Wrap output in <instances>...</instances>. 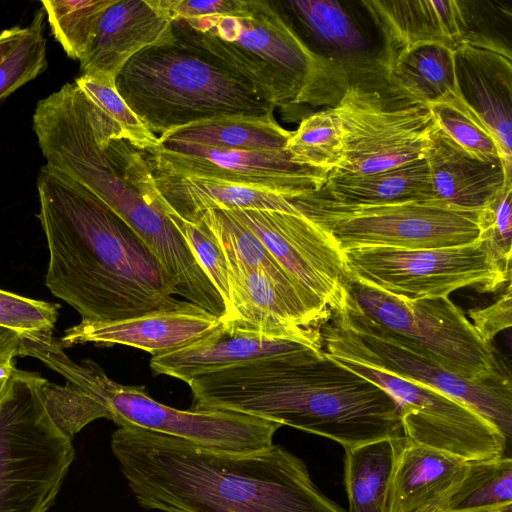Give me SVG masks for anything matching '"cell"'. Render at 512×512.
<instances>
[{
	"label": "cell",
	"instance_id": "cell-1",
	"mask_svg": "<svg viewBox=\"0 0 512 512\" xmlns=\"http://www.w3.org/2000/svg\"><path fill=\"white\" fill-rule=\"evenodd\" d=\"M37 191L49 252L45 284L81 321H117L189 303L174 297L177 284L156 256L90 191L44 165Z\"/></svg>",
	"mask_w": 512,
	"mask_h": 512
},
{
	"label": "cell",
	"instance_id": "cell-2",
	"mask_svg": "<svg viewBox=\"0 0 512 512\" xmlns=\"http://www.w3.org/2000/svg\"><path fill=\"white\" fill-rule=\"evenodd\" d=\"M139 505L163 512H346L312 481L302 459L272 444L217 451L125 426L111 439Z\"/></svg>",
	"mask_w": 512,
	"mask_h": 512
},
{
	"label": "cell",
	"instance_id": "cell-3",
	"mask_svg": "<svg viewBox=\"0 0 512 512\" xmlns=\"http://www.w3.org/2000/svg\"><path fill=\"white\" fill-rule=\"evenodd\" d=\"M187 384L193 409L261 417L344 449L405 436L396 400L322 348L217 370Z\"/></svg>",
	"mask_w": 512,
	"mask_h": 512
},
{
	"label": "cell",
	"instance_id": "cell-4",
	"mask_svg": "<svg viewBox=\"0 0 512 512\" xmlns=\"http://www.w3.org/2000/svg\"><path fill=\"white\" fill-rule=\"evenodd\" d=\"M32 124L47 169L111 208L170 275H183L194 266L191 249L163 210L146 152L125 140L100 143L86 96L75 83L38 101Z\"/></svg>",
	"mask_w": 512,
	"mask_h": 512
},
{
	"label": "cell",
	"instance_id": "cell-5",
	"mask_svg": "<svg viewBox=\"0 0 512 512\" xmlns=\"http://www.w3.org/2000/svg\"><path fill=\"white\" fill-rule=\"evenodd\" d=\"M174 35L216 58L274 107H335L344 64L312 50L275 1L237 0L224 14L172 22Z\"/></svg>",
	"mask_w": 512,
	"mask_h": 512
},
{
	"label": "cell",
	"instance_id": "cell-6",
	"mask_svg": "<svg viewBox=\"0 0 512 512\" xmlns=\"http://www.w3.org/2000/svg\"><path fill=\"white\" fill-rule=\"evenodd\" d=\"M116 88L156 135L227 117H264L275 107L205 51L175 40L144 49L116 76Z\"/></svg>",
	"mask_w": 512,
	"mask_h": 512
},
{
	"label": "cell",
	"instance_id": "cell-7",
	"mask_svg": "<svg viewBox=\"0 0 512 512\" xmlns=\"http://www.w3.org/2000/svg\"><path fill=\"white\" fill-rule=\"evenodd\" d=\"M32 355L67 383L103 403L119 427L143 428L217 451L247 453L272 445L274 434L282 426L230 410H180L167 406L154 400L145 386L115 382L92 360H72L52 336L39 341Z\"/></svg>",
	"mask_w": 512,
	"mask_h": 512
},
{
	"label": "cell",
	"instance_id": "cell-8",
	"mask_svg": "<svg viewBox=\"0 0 512 512\" xmlns=\"http://www.w3.org/2000/svg\"><path fill=\"white\" fill-rule=\"evenodd\" d=\"M46 379L16 369L0 401V512H47L74 460L45 402Z\"/></svg>",
	"mask_w": 512,
	"mask_h": 512
},
{
	"label": "cell",
	"instance_id": "cell-9",
	"mask_svg": "<svg viewBox=\"0 0 512 512\" xmlns=\"http://www.w3.org/2000/svg\"><path fill=\"white\" fill-rule=\"evenodd\" d=\"M322 323L323 351L434 388L470 406L507 441L512 436L511 378L471 381L439 364L417 346L365 315L346 294L342 307Z\"/></svg>",
	"mask_w": 512,
	"mask_h": 512
},
{
	"label": "cell",
	"instance_id": "cell-10",
	"mask_svg": "<svg viewBox=\"0 0 512 512\" xmlns=\"http://www.w3.org/2000/svg\"><path fill=\"white\" fill-rule=\"evenodd\" d=\"M294 207L342 252L356 247L443 248L480 239V210L437 199L376 205L343 204L312 191L291 198Z\"/></svg>",
	"mask_w": 512,
	"mask_h": 512
},
{
	"label": "cell",
	"instance_id": "cell-11",
	"mask_svg": "<svg viewBox=\"0 0 512 512\" xmlns=\"http://www.w3.org/2000/svg\"><path fill=\"white\" fill-rule=\"evenodd\" d=\"M342 254L352 279L406 299L448 297L464 287L492 293L511 281V265L482 239L430 249L356 247Z\"/></svg>",
	"mask_w": 512,
	"mask_h": 512
},
{
	"label": "cell",
	"instance_id": "cell-12",
	"mask_svg": "<svg viewBox=\"0 0 512 512\" xmlns=\"http://www.w3.org/2000/svg\"><path fill=\"white\" fill-rule=\"evenodd\" d=\"M347 295L365 315L420 348L450 372L471 381L508 379L510 373L448 297L406 299L352 279Z\"/></svg>",
	"mask_w": 512,
	"mask_h": 512
},
{
	"label": "cell",
	"instance_id": "cell-13",
	"mask_svg": "<svg viewBox=\"0 0 512 512\" xmlns=\"http://www.w3.org/2000/svg\"><path fill=\"white\" fill-rule=\"evenodd\" d=\"M394 99L348 85L334 107L344 130V159L332 172L366 175L425 157L437 129L430 107Z\"/></svg>",
	"mask_w": 512,
	"mask_h": 512
},
{
	"label": "cell",
	"instance_id": "cell-14",
	"mask_svg": "<svg viewBox=\"0 0 512 512\" xmlns=\"http://www.w3.org/2000/svg\"><path fill=\"white\" fill-rule=\"evenodd\" d=\"M329 357L377 384L396 400L404 435L409 440L466 461L503 456L508 441L470 406L434 388L380 369Z\"/></svg>",
	"mask_w": 512,
	"mask_h": 512
},
{
	"label": "cell",
	"instance_id": "cell-15",
	"mask_svg": "<svg viewBox=\"0 0 512 512\" xmlns=\"http://www.w3.org/2000/svg\"><path fill=\"white\" fill-rule=\"evenodd\" d=\"M230 211L255 233L307 297L331 313L342 307L350 276L342 252L320 228L300 212Z\"/></svg>",
	"mask_w": 512,
	"mask_h": 512
},
{
	"label": "cell",
	"instance_id": "cell-16",
	"mask_svg": "<svg viewBox=\"0 0 512 512\" xmlns=\"http://www.w3.org/2000/svg\"><path fill=\"white\" fill-rule=\"evenodd\" d=\"M155 172L222 181L296 197L317 190L325 173L294 163L284 151H242L160 142L146 152Z\"/></svg>",
	"mask_w": 512,
	"mask_h": 512
},
{
	"label": "cell",
	"instance_id": "cell-17",
	"mask_svg": "<svg viewBox=\"0 0 512 512\" xmlns=\"http://www.w3.org/2000/svg\"><path fill=\"white\" fill-rule=\"evenodd\" d=\"M454 56L459 91L495 136L504 167L512 173L510 49L493 37L472 31L454 50Z\"/></svg>",
	"mask_w": 512,
	"mask_h": 512
},
{
	"label": "cell",
	"instance_id": "cell-18",
	"mask_svg": "<svg viewBox=\"0 0 512 512\" xmlns=\"http://www.w3.org/2000/svg\"><path fill=\"white\" fill-rule=\"evenodd\" d=\"M322 348L319 341L280 336L254 326L224 322L180 349L153 356L151 369L189 383L197 376L251 362Z\"/></svg>",
	"mask_w": 512,
	"mask_h": 512
},
{
	"label": "cell",
	"instance_id": "cell-19",
	"mask_svg": "<svg viewBox=\"0 0 512 512\" xmlns=\"http://www.w3.org/2000/svg\"><path fill=\"white\" fill-rule=\"evenodd\" d=\"M221 321L193 304L142 316L109 322L81 321L59 339L62 347L84 343L121 344L142 349L153 356L165 354L203 338Z\"/></svg>",
	"mask_w": 512,
	"mask_h": 512
},
{
	"label": "cell",
	"instance_id": "cell-20",
	"mask_svg": "<svg viewBox=\"0 0 512 512\" xmlns=\"http://www.w3.org/2000/svg\"><path fill=\"white\" fill-rule=\"evenodd\" d=\"M175 40L172 20L159 0H114L98 22L81 75L116 79L124 65L144 49Z\"/></svg>",
	"mask_w": 512,
	"mask_h": 512
},
{
	"label": "cell",
	"instance_id": "cell-21",
	"mask_svg": "<svg viewBox=\"0 0 512 512\" xmlns=\"http://www.w3.org/2000/svg\"><path fill=\"white\" fill-rule=\"evenodd\" d=\"M383 39L382 56L418 44L455 50L472 32L470 10L455 0H376L361 2Z\"/></svg>",
	"mask_w": 512,
	"mask_h": 512
},
{
	"label": "cell",
	"instance_id": "cell-22",
	"mask_svg": "<svg viewBox=\"0 0 512 512\" xmlns=\"http://www.w3.org/2000/svg\"><path fill=\"white\" fill-rule=\"evenodd\" d=\"M228 263L229 302L224 322L246 324L290 338L320 341L323 323L303 303L283 292L265 273Z\"/></svg>",
	"mask_w": 512,
	"mask_h": 512
},
{
	"label": "cell",
	"instance_id": "cell-23",
	"mask_svg": "<svg viewBox=\"0 0 512 512\" xmlns=\"http://www.w3.org/2000/svg\"><path fill=\"white\" fill-rule=\"evenodd\" d=\"M424 158L434 198L462 209L481 210L512 179L503 163L470 156L438 127Z\"/></svg>",
	"mask_w": 512,
	"mask_h": 512
},
{
	"label": "cell",
	"instance_id": "cell-24",
	"mask_svg": "<svg viewBox=\"0 0 512 512\" xmlns=\"http://www.w3.org/2000/svg\"><path fill=\"white\" fill-rule=\"evenodd\" d=\"M467 462L404 436L392 473L387 512H431L461 479Z\"/></svg>",
	"mask_w": 512,
	"mask_h": 512
},
{
	"label": "cell",
	"instance_id": "cell-25",
	"mask_svg": "<svg viewBox=\"0 0 512 512\" xmlns=\"http://www.w3.org/2000/svg\"><path fill=\"white\" fill-rule=\"evenodd\" d=\"M153 180L162 206L191 222L210 209L299 212L292 197L272 191L155 171Z\"/></svg>",
	"mask_w": 512,
	"mask_h": 512
},
{
	"label": "cell",
	"instance_id": "cell-26",
	"mask_svg": "<svg viewBox=\"0 0 512 512\" xmlns=\"http://www.w3.org/2000/svg\"><path fill=\"white\" fill-rule=\"evenodd\" d=\"M381 68L392 97L430 106L458 90L454 50L418 44L382 56Z\"/></svg>",
	"mask_w": 512,
	"mask_h": 512
},
{
	"label": "cell",
	"instance_id": "cell-27",
	"mask_svg": "<svg viewBox=\"0 0 512 512\" xmlns=\"http://www.w3.org/2000/svg\"><path fill=\"white\" fill-rule=\"evenodd\" d=\"M315 192L339 203L357 205L435 199L425 158L366 175L331 172Z\"/></svg>",
	"mask_w": 512,
	"mask_h": 512
},
{
	"label": "cell",
	"instance_id": "cell-28",
	"mask_svg": "<svg viewBox=\"0 0 512 512\" xmlns=\"http://www.w3.org/2000/svg\"><path fill=\"white\" fill-rule=\"evenodd\" d=\"M197 219L201 220L218 240L227 262H236L265 273L283 292L303 303L323 323L331 317L332 313L329 310L320 307L306 296L263 242L230 210H206L195 220Z\"/></svg>",
	"mask_w": 512,
	"mask_h": 512
},
{
	"label": "cell",
	"instance_id": "cell-29",
	"mask_svg": "<svg viewBox=\"0 0 512 512\" xmlns=\"http://www.w3.org/2000/svg\"><path fill=\"white\" fill-rule=\"evenodd\" d=\"M292 131L273 114L227 117L181 127L159 136L160 142H181L242 151H284Z\"/></svg>",
	"mask_w": 512,
	"mask_h": 512
},
{
	"label": "cell",
	"instance_id": "cell-30",
	"mask_svg": "<svg viewBox=\"0 0 512 512\" xmlns=\"http://www.w3.org/2000/svg\"><path fill=\"white\" fill-rule=\"evenodd\" d=\"M115 78L80 75L75 85L87 98L88 114L100 143L125 140L138 149L151 152L160 146L157 137L132 111L119 94Z\"/></svg>",
	"mask_w": 512,
	"mask_h": 512
},
{
	"label": "cell",
	"instance_id": "cell-31",
	"mask_svg": "<svg viewBox=\"0 0 512 512\" xmlns=\"http://www.w3.org/2000/svg\"><path fill=\"white\" fill-rule=\"evenodd\" d=\"M402 438L345 448L348 512H387L392 473Z\"/></svg>",
	"mask_w": 512,
	"mask_h": 512
},
{
	"label": "cell",
	"instance_id": "cell-32",
	"mask_svg": "<svg viewBox=\"0 0 512 512\" xmlns=\"http://www.w3.org/2000/svg\"><path fill=\"white\" fill-rule=\"evenodd\" d=\"M512 511V460L468 461L464 474L431 512Z\"/></svg>",
	"mask_w": 512,
	"mask_h": 512
},
{
	"label": "cell",
	"instance_id": "cell-33",
	"mask_svg": "<svg viewBox=\"0 0 512 512\" xmlns=\"http://www.w3.org/2000/svg\"><path fill=\"white\" fill-rule=\"evenodd\" d=\"M285 150L298 165L325 174L339 169L344 159V130L335 108L304 117Z\"/></svg>",
	"mask_w": 512,
	"mask_h": 512
},
{
	"label": "cell",
	"instance_id": "cell-34",
	"mask_svg": "<svg viewBox=\"0 0 512 512\" xmlns=\"http://www.w3.org/2000/svg\"><path fill=\"white\" fill-rule=\"evenodd\" d=\"M321 45L341 53H357L367 41L353 18L333 0H291L279 2Z\"/></svg>",
	"mask_w": 512,
	"mask_h": 512
},
{
	"label": "cell",
	"instance_id": "cell-35",
	"mask_svg": "<svg viewBox=\"0 0 512 512\" xmlns=\"http://www.w3.org/2000/svg\"><path fill=\"white\" fill-rule=\"evenodd\" d=\"M429 107L437 127L466 153L485 162L503 163L495 136L463 99L459 88L444 100Z\"/></svg>",
	"mask_w": 512,
	"mask_h": 512
},
{
	"label": "cell",
	"instance_id": "cell-36",
	"mask_svg": "<svg viewBox=\"0 0 512 512\" xmlns=\"http://www.w3.org/2000/svg\"><path fill=\"white\" fill-rule=\"evenodd\" d=\"M114 0H44L41 7L52 35L73 60H82L103 12Z\"/></svg>",
	"mask_w": 512,
	"mask_h": 512
},
{
	"label": "cell",
	"instance_id": "cell-37",
	"mask_svg": "<svg viewBox=\"0 0 512 512\" xmlns=\"http://www.w3.org/2000/svg\"><path fill=\"white\" fill-rule=\"evenodd\" d=\"M44 30L45 12L41 7L25 27L22 37L0 62V102L46 70L48 61Z\"/></svg>",
	"mask_w": 512,
	"mask_h": 512
},
{
	"label": "cell",
	"instance_id": "cell-38",
	"mask_svg": "<svg viewBox=\"0 0 512 512\" xmlns=\"http://www.w3.org/2000/svg\"><path fill=\"white\" fill-rule=\"evenodd\" d=\"M44 397L54 422L72 439L76 433L96 419L111 420L110 411L103 403L70 383L59 386L47 380Z\"/></svg>",
	"mask_w": 512,
	"mask_h": 512
},
{
	"label": "cell",
	"instance_id": "cell-39",
	"mask_svg": "<svg viewBox=\"0 0 512 512\" xmlns=\"http://www.w3.org/2000/svg\"><path fill=\"white\" fill-rule=\"evenodd\" d=\"M163 210L188 244L227 309L229 302L228 263L218 240L201 220L187 221L164 207Z\"/></svg>",
	"mask_w": 512,
	"mask_h": 512
},
{
	"label": "cell",
	"instance_id": "cell-40",
	"mask_svg": "<svg viewBox=\"0 0 512 512\" xmlns=\"http://www.w3.org/2000/svg\"><path fill=\"white\" fill-rule=\"evenodd\" d=\"M60 305L0 289V327L20 335L52 332Z\"/></svg>",
	"mask_w": 512,
	"mask_h": 512
},
{
	"label": "cell",
	"instance_id": "cell-41",
	"mask_svg": "<svg viewBox=\"0 0 512 512\" xmlns=\"http://www.w3.org/2000/svg\"><path fill=\"white\" fill-rule=\"evenodd\" d=\"M512 179L480 210V239L487 240L506 265L512 252Z\"/></svg>",
	"mask_w": 512,
	"mask_h": 512
},
{
	"label": "cell",
	"instance_id": "cell-42",
	"mask_svg": "<svg viewBox=\"0 0 512 512\" xmlns=\"http://www.w3.org/2000/svg\"><path fill=\"white\" fill-rule=\"evenodd\" d=\"M468 315L478 335L485 342L491 343L496 334L512 324L511 283L506 285L505 291L494 303L484 308L469 310Z\"/></svg>",
	"mask_w": 512,
	"mask_h": 512
},
{
	"label": "cell",
	"instance_id": "cell-43",
	"mask_svg": "<svg viewBox=\"0 0 512 512\" xmlns=\"http://www.w3.org/2000/svg\"><path fill=\"white\" fill-rule=\"evenodd\" d=\"M236 2L237 0H159L160 5L168 13L172 22L224 14L233 10Z\"/></svg>",
	"mask_w": 512,
	"mask_h": 512
},
{
	"label": "cell",
	"instance_id": "cell-44",
	"mask_svg": "<svg viewBox=\"0 0 512 512\" xmlns=\"http://www.w3.org/2000/svg\"><path fill=\"white\" fill-rule=\"evenodd\" d=\"M25 32V27L13 26L0 32V62L19 41Z\"/></svg>",
	"mask_w": 512,
	"mask_h": 512
},
{
	"label": "cell",
	"instance_id": "cell-45",
	"mask_svg": "<svg viewBox=\"0 0 512 512\" xmlns=\"http://www.w3.org/2000/svg\"><path fill=\"white\" fill-rule=\"evenodd\" d=\"M20 340V334L0 327V357L10 353L19 356Z\"/></svg>",
	"mask_w": 512,
	"mask_h": 512
},
{
	"label": "cell",
	"instance_id": "cell-46",
	"mask_svg": "<svg viewBox=\"0 0 512 512\" xmlns=\"http://www.w3.org/2000/svg\"><path fill=\"white\" fill-rule=\"evenodd\" d=\"M12 377H13V375H12ZM12 377L7 379V380H0V401L4 397V395L6 394L8 388L10 386Z\"/></svg>",
	"mask_w": 512,
	"mask_h": 512
},
{
	"label": "cell",
	"instance_id": "cell-47",
	"mask_svg": "<svg viewBox=\"0 0 512 512\" xmlns=\"http://www.w3.org/2000/svg\"><path fill=\"white\" fill-rule=\"evenodd\" d=\"M510 512H512V511H510Z\"/></svg>",
	"mask_w": 512,
	"mask_h": 512
}]
</instances>
